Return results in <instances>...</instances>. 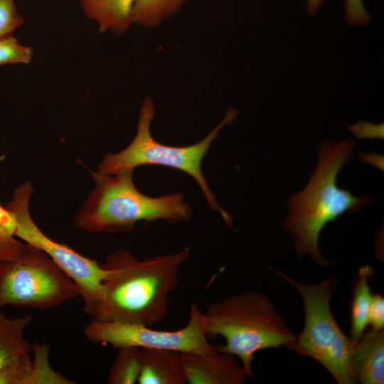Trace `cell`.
Returning a JSON list of instances; mask_svg holds the SVG:
<instances>
[{
    "mask_svg": "<svg viewBox=\"0 0 384 384\" xmlns=\"http://www.w3.org/2000/svg\"><path fill=\"white\" fill-rule=\"evenodd\" d=\"M33 192L27 181L14 190L12 200L6 206L14 213L18 223L16 237L44 251L75 282L84 302L83 311L92 316L102 298L103 281L107 271L102 263L53 240L40 230L28 210Z\"/></svg>",
    "mask_w": 384,
    "mask_h": 384,
    "instance_id": "obj_8",
    "label": "cell"
},
{
    "mask_svg": "<svg viewBox=\"0 0 384 384\" xmlns=\"http://www.w3.org/2000/svg\"><path fill=\"white\" fill-rule=\"evenodd\" d=\"M182 357L187 384H244L248 378L235 356L216 348L208 353H182Z\"/></svg>",
    "mask_w": 384,
    "mask_h": 384,
    "instance_id": "obj_10",
    "label": "cell"
},
{
    "mask_svg": "<svg viewBox=\"0 0 384 384\" xmlns=\"http://www.w3.org/2000/svg\"><path fill=\"white\" fill-rule=\"evenodd\" d=\"M31 352L20 355L0 371V384H30L33 360Z\"/></svg>",
    "mask_w": 384,
    "mask_h": 384,
    "instance_id": "obj_20",
    "label": "cell"
},
{
    "mask_svg": "<svg viewBox=\"0 0 384 384\" xmlns=\"http://www.w3.org/2000/svg\"><path fill=\"white\" fill-rule=\"evenodd\" d=\"M17 227L14 213L0 204V260H13L21 253L25 243L16 238Z\"/></svg>",
    "mask_w": 384,
    "mask_h": 384,
    "instance_id": "obj_18",
    "label": "cell"
},
{
    "mask_svg": "<svg viewBox=\"0 0 384 384\" xmlns=\"http://www.w3.org/2000/svg\"><path fill=\"white\" fill-rule=\"evenodd\" d=\"M351 363L356 383L383 384L384 330L365 331L353 341Z\"/></svg>",
    "mask_w": 384,
    "mask_h": 384,
    "instance_id": "obj_11",
    "label": "cell"
},
{
    "mask_svg": "<svg viewBox=\"0 0 384 384\" xmlns=\"http://www.w3.org/2000/svg\"><path fill=\"white\" fill-rule=\"evenodd\" d=\"M139 384H187L182 353L171 349L141 348Z\"/></svg>",
    "mask_w": 384,
    "mask_h": 384,
    "instance_id": "obj_12",
    "label": "cell"
},
{
    "mask_svg": "<svg viewBox=\"0 0 384 384\" xmlns=\"http://www.w3.org/2000/svg\"><path fill=\"white\" fill-rule=\"evenodd\" d=\"M208 337L222 336L217 350L239 358L248 378H253L254 355L267 348L287 347L295 334L269 297L257 291L231 295L208 306L203 313Z\"/></svg>",
    "mask_w": 384,
    "mask_h": 384,
    "instance_id": "obj_4",
    "label": "cell"
},
{
    "mask_svg": "<svg viewBox=\"0 0 384 384\" xmlns=\"http://www.w3.org/2000/svg\"><path fill=\"white\" fill-rule=\"evenodd\" d=\"M79 296L75 282L43 250L25 243L13 260H0V309H46Z\"/></svg>",
    "mask_w": 384,
    "mask_h": 384,
    "instance_id": "obj_7",
    "label": "cell"
},
{
    "mask_svg": "<svg viewBox=\"0 0 384 384\" xmlns=\"http://www.w3.org/2000/svg\"><path fill=\"white\" fill-rule=\"evenodd\" d=\"M188 250L140 260L120 247L102 266L107 274L103 294L92 318L152 326L169 313V296L178 284V272L188 260Z\"/></svg>",
    "mask_w": 384,
    "mask_h": 384,
    "instance_id": "obj_1",
    "label": "cell"
},
{
    "mask_svg": "<svg viewBox=\"0 0 384 384\" xmlns=\"http://www.w3.org/2000/svg\"><path fill=\"white\" fill-rule=\"evenodd\" d=\"M238 111L229 108L222 121L200 142L185 146H174L155 140L151 133V124L154 117V105L150 97L142 102L137 127L132 142L117 153H108L101 160L97 172L114 174L134 169L144 165H156L177 169L191 176L198 184L210 208L220 213L229 226L233 218L218 205L201 171V163L213 142L226 124L233 122Z\"/></svg>",
    "mask_w": 384,
    "mask_h": 384,
    "instance_id": "obj_5",
    "label": "cell"
},
{
    "mask_svg": "<svg viewBox=\"0 0 384 384\" xmlns=\"http://www.w3.org/2000/svg\"><path fill=\"white\" fill-rule=\"evenodd\" d=\"M133 171L102 174L90 171L95 182L75 216L77 228L92 233L130 232L139 221L188 220L191 208L183 193L151 197L143 194L133 181Z\"/></svg>",
    "mask_w": 384,
    "mask_h": 384,
    "instance_id": "obj_3",
    "label": "cell"
},
{
    "mask_svg": "<svg viewBox=\"0 0 384 384\" xmlns=\"http://www.w3.org/2000/svg\"><path fill=\"white\" fill-rule=\"evenodd\" d=\"M186 1H187V0H186Z\"/></svg>",
    "mask_w": 384,
    "mask_h": 384,
    "instance_id": "obj_26",
    "label": "cell"
},
{
    "mask_svg": "<svg viewBox=\"0 0 384 384\" xmlns=\"http://www.w3.org/2000/svg\"><path fill=\"white\" fill-rule=\"evenodd\" d=\"M136 0H78L90 19L96 22L100 33L124 34L132 25V11Z\"/></svg>",
    "mask_w": 384,
    "mask_h": 384,
    "instance_id": "obj_13",
    "label": "cell"
},
{
    "mask_svg": "<svg viewBox=\"0 0 384 384\" xmlns=\"http://www.w3.org/2000/svg\"><path fill=\"white\" fill-rule=\"evenodd\" d=\"M24 21L17 11L14 0H0V37L13 35Z\"/></svg>",
    "mask_w": 384,
    "mask_h": 384,
    "instance_id": "obj_22",
    "label": "cell"
},
{
    "mask_svg": "<svg viewBox=\"0 0 384 384\" xmlns=\"http://www.w3.org/2000/svg\"><path fill=\"white\" fill-rule=\"evenodd\" d=\"M324 0H306L308 14L314 16L317 14Z\"/></svg>",
    "mask_w": 384,
    "mask_h": 384,
    "instance_id": "obj_25",
    "label": "cell"
},
{
    "mask_svg": "<svg viewBox=\"0 0 384 384\" xmlns=\"http://www.w3.org/2000/svg\"><path fill=\"white\" fill-rule=\"evenodd\" d=\"M373 274L374 270L371 266L363 265L359 268L357 277L353 280L349 336L353 341L362 336L368 325V314L373 296L368 281Z\"/></svg>",
    "mask_w": 384,
    "mask_h": 384,
    "instance_id": "obj_15",
    "label": "cell"
},
{
    "mask_svg": "<svg viewBox=\"0 0 384 384\" xmlns=\"http://www.w3.org/2000/svg\"><path fill=\"white\" fill-rule=\"evenodd\" d=\"M368 324L373 330L384 329V298L380 294H375L372 296L368 314Z\"/></svg>",
    "mask_w": 384,
    "mask_h": 384,
    "instance_id": "obj_24",
    "label": "cell"
},
{
    "mask_svg": "<svg viewBox=\"0 0 384 384\" xmlns=\"http://www.w3.org/2000/svg\"><path fill=\"white\" fill-rule=\"evenodd\" d=\"M33 55V48L22 45L13 35L0 37V66L15 63L29 64Z\"/></svg>",
    "mask_w": 384,
    "mask_h": 384,
    "instance_id": "obj_21",
    "label": "cell"
},
{
    "mask_svg": "<svg viewBox=\"0 0 384 384\" xmlns=\"http://www.w3.org/2000/svg\"><path fill=\"white\" fill-rule=\"evenodd\" d=\"M31 321V314L7 317L0 313V371L20 355L31 352V345L25 337V329Z\"/></svg>",
    "mask_w": 384,
    "mask_h": 384,
    "instance_id": "obj_14",
    "label": "cell"
},
{
    "mask_svg": "<svg viewBox=\"0 0 384 384\" xmlns=\"http://www.w3.org/2000/svg\"><path fill=\"white\" fill-rule=\"evenodd\" d=\"M186 0H136L132 24L144 28L159 26L164 20L178 13Z\"/></svg>",
    "mask_w": 384,
    "mask_h": 384,
    "instance_id": "obj_16",
    "label": "cell"
},
{
    "mask_svg": "<svg viewBox=\"0 0 384 384\" xmlns=\"http://www.w3.org/2000/svg\"><path fill=\"white\" fill-rule=\"evenodd\" d=\"M141 368V348L123 347L118 353L110 369L108 384H134L137 383Z\"/></svg>",
    "mask_w": 384,
    "mask_h": 384,
    "instance_id": "obj_17",
    "label": "cell"
},
{
    "mask_svg": "<svg viewBox=\"0 0 384 384\" xmlns=\"http://www.w3.org/2000/svg\"><path fill=\"white\" fill-rule=\"evenodd\" d=\"M354 144L350 139L324 141L318 147V164L307 185L292 195L287 204L284 227L294 237V251L298 257L309 255L321 266L331 264L319 247V235L326 224L344 213H358L373 201L369 196L356 197L336 184L338 173L353 156Z\"/></svg>",
    "mask_w": 384,
    "mask_h": 384,
    "instance_id": "obj_2",
    "label": "cell"
},
{
    "mask_svg": "<svg viewBox=\"0 0 384 384\" xmlns=\"http://www.w3.org/2000/svg\"><path fill=\"white\" fill-rule=\"evenodd\" d=\"M34 348L32 373L30 384H70L72 380L55 373L50 368L48 362V347L36 345Z\"/></svg>",
    "mask_w": 384,
    "mask_h": 384,
    "instance_id": "obj_19",
    "label": "cell"
},
{
    "mask_svg": "<svg viewBox=\"0 0 384 384\" xmlns=\"http://www.w3.org/2000/svg\"><path fill=\"white\" fill-rule=\"evenodd\" d=\"M83 333L92 343L110 344L117 349L133 346L200 354L211 353L215 349L208 339L204 314L196 304L191 306L188 322L178 330H155L140 324L92 319Z\"/></svg>",
    "mask_w": 384,
    "mask_h": 384,
    "instance_id": "obj_9",
    "label": "cell"
},
{
    "mask_svg": "<svg viewBox=\"0 0 384 384\" xmlns=\"http://www.w3.org/2000/svg\"><path fill=\"white\" fill-rule=\"evenodd\" d=\"M271 271L293 286L303 300V330L287 348L316 361L337 383H356L351 363L353 341L339 327L330 306L338 279L334 277L320 283L306 284L278 270Z\"/></svg>",
    "mask_w": 384,
    "mask_h": 384,
    "instance_id": "obj_6",
    "label": "cell"
},
{
    "mask_svg": "<svg viewBox=\"0 0 384 384\" xmlns=\"http://www.w3.org/2000/svg\"><path fill=\"white\" fill-rule=\"evenodd\" d=\"M344 10L346 21L352 26H366L371 21L363 0H345Z\"/></svg>",
    "mask_w": 384,
    "mask_h": 384,
    "instance_id": "obj_23",
    "label": "cell"
}]
</instances>
